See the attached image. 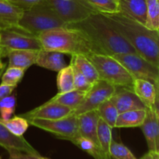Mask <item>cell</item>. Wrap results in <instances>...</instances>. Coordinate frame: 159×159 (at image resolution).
<instances>
[{"label":"cell","mask_w":159,"mask_h":159,"mask_svg":"<svg viewBox=\"0 0 159 159\" xmlns=\"http://www.w3.org/2000/svg\"><path fill=\"white\" fill-rule=\"evenodd\" d=\"M68 26L82 31L93 44L97 54L113 56L119 54L137 53L134 48L101 13L95 12L82 21Z\"/></svg>","instance_id":"obj_1"},{"label":"cell","mask_w":159,"mask_h":159,"mask_svg":"<svg viewBox=\"0 0 159 159\" xmlns=\"http://www.w3.org/2000/svg\"><path fill=\"white\" fill-rule=\"evenodd\" d=\"M146 115L145 109H138L119 114L114 128L140 127Z\"/></svg>","instance_id":"obj_22"},{"label":"cell","mask_w":159,"mask_h":159,"mask_svg":"<svg viewBox=\"0 0 159 159\" xmlns=\"http://www.w3.org/2000/svg\"><path fill=\"white\" fill-rule=\"evenodd\" d=\"M16 106V98L15 94H9L0 101V115L2 120L12 118Z\"/></svg>","instance_id":"obj_33"},{"label":"cell","mask_w":159,"mask_h":159,"mask_svg":"<svg viewBox=\"0 0 159 159\" xmlns=\"http://www.w3.org/2000/svg\"><path fill=\"white\" fill-rule=\"evenodd\" d=\"M0 121L12 134L17 137H23L29 127L27 119L20 115H16L8 120H2L0 118Z\"/></svg>","instance_id":"obj_28"},{"label":"cell","mask_w":159,"mask_h":159,"mask_svg":"<svg viewBox=\"0 0 159 159\" xmlns=\"http://www.w3.org/2000/svg\"><path fill=\"white\" fill-rule=\"evenodd\" d=\"M79 135L93 140L98 147L97 126L99 115L97 110L85 112L77 116Z\"/></svg>","instance_id":"obj_17"},{"label":"cell","mask_w":159,"mask_h":159,"mask_svg":"<svg viewBox=\"0 0 159 159\" xmlns=\"http://www.w3.org/2000/svg\"><path fill=\"white\" fill-rule=\"evenodd\" d=\"M9 153V157L8 159H51L49 157H43L40 154H31L18 151H12Z\"/></svg>","instance_id":"obj_36"},{"label":"cell","mask_w":159,"mask_h":159,"mask_svg":"<svg viewBox=\"0 0 159 159\" xmlns=\"http://www.w3.org/2000/svg\"><path fill=\"white\" fill-rule=\"evenodd\" d=\"M67 1H70V0H67Z\"/></svg>","instance_id":"obj_41"},{"label":"cell","mask_w":159,"mask_h":159,"mask_svg":"<svg viewBox=\"0 0 159 159\" xmlns=\"http://www.w3.org/2000/svg\"><path fill=\"white\" fill-rule=\"evenodd\" d=\"M138 55L159 67V31L116 12L102 14Z\"/></svg>","instance_id":"obj_2"},{"label":"cell","mask_w":159,"mask_h":159,"mask_svg":"<svg viewBox=\"0 0 159 159\" xmlns=\"http://www.w3.org/2000/svg\"><path fill=\"white\" fill-rule=\"evenodd\" d=\"M5 69H6V63L2 62V60H0V77L2 76V73H4Z\"/></svg>","instance_id":"obj_38"},{"label":"cell","mask_w":159,"mask_h":159,"mask_svg":"<svg viewBox=\"0 0 159 159\" xmlns=\"http://www.w3.org/2000/svg\"><path fill=\"white\" fill-rule=\"evenodd\" d=\"M23 10H27L37 5L44 3L45 0H8Z\"/></svg>","instance_id":"obj_35"},{"label":"cell","mask_w":159,"mask_h":159,"mask_svg":"<svg viewBox=\"0 0 159 159\" xmlns=\"http://www.w3.org/2000/svg\"><path fill=\"white\" fill-rule=\"evenodd\" d=\"M133 90L146 108H158V87L150 81L135 79Z\"/></svg>","instance_id":"obj_15"},{"label":"cell","mask_w":159,"mask_h":159,"mask_svg":"<svg viewBox=\"0 0 159 159\" xmlns=\"http://www.w3.org/2000/svg\"><path fill=\"white\" fill-rule=\"evenodd\" d=\"M23 11L8 0H0V31L16 29Z\"/></svg>","instance_id":"obj_18"},{"label":"cell","mask_w":159,"mask_h":159,"mask_svg":"<svg viewBox=\"0 0 159 159\" xmlns=\"http://www.w3.org/2000/svg\"><path fill=\"white\" fill-rule=\"evenodd\" d=\"M141 159H153L152 158V153L151 152H148L146 153L144 155H143L142 157H141Z\"/></svg>","instance_id":"obj_39"},{"label":"cell","mask_w":159,"mask_h":159,"mask_svg":"<svg viewBox=\"0 0 159 159\" xmlns=\"http://www.w3.org/2000/svg\"><path fill=\"white\" fill-rule=\"evenodd\" d=\"M112 129L113 128L99 118L97 126V138L99 149L103 155L104 159H111L110 155V147L113 140Z\"/></svg>","instance_id":"obj_23"},{"label":"cell","mask_w":159,"mask_h":159,"mask_svg":"<svg viewBox=\"0 0 159 159\" xmlns=\"http://www.w3.org/2000/svg\"><path fill=\"white\" fill-rule=\"evenodd\" d=\"M25 70L16 67H8L1 76L2 84L16 87L23 80Z\"/></svg>","instance_id":"obj_31"},{"label":"cell","mask_w":159,"mask_h":159,"mask_svg":"<svg viewBox=\"0 0 159 159\" xmlns=\"http://www.w3.org/2000/svg\"><path fill=\"white\" fill-rule=\"evenodd\" d=\"M147 21L145 26L152 31H159V0H146Z\"/></svg>","instance_id":"obj_29"},{"label":"cell","mask_w":159,"mask_h":159,"mask_svg":"<svg viewBox=\"0 0 159 159\" xmlns=\"http://www.w3.org/2000/svg\"><path fill=\"white\" fill-rule=\"evenodd\" d=\"M44 2L68 25L82 21L95 13L81 0H45Z\"/></svg>","instance_id":"obj_10"},{"label":"cell","mask_w":159,"mask_h":159,"mask_svg":"<svg viewBox=\"0 0 159 159\" xmlns=\"http://www.w3.org/2000/svg\"><path fill=\"white\" fill-rule=\"evenodd\" d=\"M117 109L119 114L138 109H145L146 107L135 94L133 89L127 87H116L115 93L110 98Z\"/></svg>","instance_id":"obj_14"},{"label":"cell","mask_w":159,"mask_h":159,"mask_svg":"<svg viewBox=\"0 0 159 159\" xmlns=\"http://www.w3.org/2000/svg\"><path fill=\"white\" fill-rule=\"evenodd\" d=\"M85 93L86 92L77 90H72L71 91L65 92V93H57L55 96L48 101V102L61 104L65 107L70 108L73 110L83 101Z\"/></svg>","instance_id":"obj_24"},{"label":"cell","mask_w":159,"mask_h":159,"mask_svg":"<svg viewBox=\"0 0 159 159\" xmlns=\"http://www.w3.org/2000/svg\"><path fill=\"white\" fill-rule=\"evenodd\" d=\"M70 63L73 65L74 68L79 70L82 75H84L92 84L99 80V73L96 67L87 56L83 55H71Z\"/></svg>","instance_id":"obj_21"},{"label":"cell","mask_w":159,"mask_h":159,"mask_svg":"<svg viewBox=\"0 0 159 159\" xmlns=\"http://www.w3.org/2000/svg\"><path fill=\"white\" fill-rule=\"evenodd\" d=\"M2 51L1 50H0V60L2 59Z\"/></svg>","instance_id":"obj_40"},{"label":"cell","mask_w":159,"mask_h":159,"mask_svg":"<svg viewBox=\"0 0 159 159\" xmlns=\"http://www.w3.org/2000/svg\"><path fill=\"white\" fill-rule=\"evenodd\" d=\"M41 49L53 51L61 54L83 55L89 56L97 54L91 41L80 30L67 26L48 30L37 35Z\"/></svg>","instance_id":"obj_3"},{"label":"cell","mask_w":159,"mask_h":159,"mask_svg":"<svg viewBox=\"0 0 159 159\" xmlns=\"http://www.w3.org/2000/svg\"><path fill=\"white\" fill-rule=\"evenodd\" d=\"M110 155L111 159H137L127 146L114 140L110 144Z\"/></svg>","instance_id":"obj_32"},{"label":"cell","mask_w":159,"mask_h":159,"mask_svg":"<svg viewBox=\"0 0 159 159\" xmlns=\"http://www.w3.org/2000/svg\"><path fill=\"white\" fill-rule=\"evenodd\" d=\"M113 57L127 69L134 80H145L158 87L159 67L155 66L137 53L119 54Z\"/></svg>","instance_id":"obj_7"},{"label":"cell","mask_w":159,"mask_h":159,"mask_svg":"<svg viewBox=\"0 0 159 159\" xmlns=\"http://www.w3.org/2000/svg\"><path fill=\"white\" fill-rule=\"evenodd\" d=\"M85 6L101 14L119 12V0H81Z\"/></svg>","instance_id":"obj_25"},{"label":"cell","mask_w":159,"mask_h":159,"mask_svg":"<svg viewBox=\"0 0 159 159\" xmlns=\"http://www.w3.org/2000/svg\"><path fill=\"white\" fill-rule=\"evenodd\" d=\"M115 86L103 80L96 81L85 93L83 101L78 107L73 109L71 115L78 116L85 112L96 110L100 104L111 98L115 93Z\"/></svg>","instance_id":"obj_8"},{"label":"cell","mask_w":159,"mask_h":159,"mask_svg":"<svg viewBox=\"0 0 159 159\" xmlns=\"http://www.w3.org/2000/svg\"><path fill=\"white\" fill-rule=\"evenodd\" d=\"M40 50L23 49L12 50L8 51L6 57L8 58V67H16L26 70L36 64Z\"/></svg>","instance_id":"obj_19"},{"label":"cell","mask_w":159,"mask_h":159,"mask_svg":"<svg viewBox=\"0 0 159 159\" xmlns=\"http://www.w3.org/2000/svg\"><path fill=\"white\" fill-rule=\"evenodd\" d=\"M72 109L65 107L61 104L51 103L47 101L44 104L35 108L30 111L21 114L20 116L30 119V118H41V119H58L65 118L71 114Z\"/></svg>","instance_id":"obj_12"},{"label":"cell","mask_w":159,"mask_h":159,"mask_svg":"<svg viewBox=\"0 0 159 159\" xmlns=\"http://www.w3.org/2000/svg\"><path fill=\"white\" fill-rule=\"evenodd\" d=\"M68 26L46 3L23 11L16 29L37 37L45 31Z\"/></svg>","instance_id":"obj_4"},{"label":"cell","mask_w":159,"mask_h":159,"mask_svg":"<svg viewBox=\"0 0 159 159\" xmlns=\"http://www.w3.org/2000/svg\"><path fill=\"white\" fill-rule=\"evenodd\" d=\"M71 143H73L75 145L79 147L82 151L88 153L89 155L94 157L95 159H104L103 155H102L99 147L93 140H89V139L86 138V137L79 136Z\"/></svg>","instance_id":"obj_30"},{"label":"cell","mask_w":159,"mask_h":159,"mask_svg":"<svg viewBox=\"0 0 159 159\" xmlns=\"http://www.w3.org/2000/svg\"><path fill=\"white\" fill-rule=\"evenodd\" d=\"M16 87H10V86H6L4 84H0V101L5 97L11 94Z\"/></svg>","instance_id":"obj_37"},{"label":"cell","mask_w":159,"mask_h":159,"mask_svg":"<svg viewBox=\"0 0 159 159\" xmlns=\"http://www.w3.org/2000/svg\"><path fill=\"white\" fill-rule=\"evenodd\" d=\"M57 73V87L58 93L74 90V71L71 64L66 65Z\"/></svg>","instance_id":"obj_26"},{"label":"cell","mask_w":159,"mask_h":159,"mask_svg":"<svg viewBox=\"0 0 159 159\" xmlns=\"http://www.w3.org/2000/svg\"><path fill=\"white\" fill-rule=\"evenodd\" d=\"M0 147L9 152L27 153L31 154H40L38 151L23 137H17L12 134L0 121Z\"/></svg>","instance_id":"obj_13"},{"label":"cell","mask_w":159,"mask_h":159,"mask_svg":"<svg viewBox=\"0 0 159 159\" xmlns=\"http://www.w3.org/2000/svg\"><path fill=\"white\" fill-rule=\"evenodd\" d=\"M96 110L99 113V118H102L110 127L113 129L116 124V118L119 115V112L110 99L107 100L100 104Z\"/></svg>","instance_id":"obj_27"},{"label":"cell","mask_w":159,"mask_h":159,"mask_svg":"<svg viewBox=\"0 0 159 159\" xmlns=\"http://www.w3.org/2000/svg\"><path fill=\"white\" fill-rule=\"evenodd\" d=\"M146 115L141 128L148 151L159 153V123L158 108H146Z\"/></svg>","instance_id":"obj_11"},{"label":"cell","mask_w":159,"mask_h":159,"mask_svg":"<svg viewBox=\"0 0 159 159\" xmlns=\"http://www.w3.org/2000/svg\"><path fill=\"white\" fill-rule=\"evenodd\" d=\"M119 13L145 25L147 21L146 0H119Z\"/></svg>","instance_id":"obj_16"},{"label":"cell","mask_w":159,"mask_h":159,"mask_svg":"<svg viewBox=\"0 0 159 159\" xmlns=\"http://www.w3.org/2000/svg\"><path fill=\"white\" fill-rule=\"evenodd\" d=\"M36 65L54 72H59L66 66L63 54L44 49L39 51Z\"/></svg>","instance_id":"obj_20"},{"label":"cell","mask_w":159,"mask_h":159,"mask_svg":"<svg viewBox=\"0 0 159 159\" xmlns=\"http://www.w3.org/2000/svg\"><path fill=\"white\" fill-rule=\"evenodd\" d=\"M73 71H74V90L83 92L88 91L93 84L90 83L84 75H82L79 70H77L74 67H73Z\"/></svg>","instance_id":"obj_34"},{"label":"cell","mask_w":159,"mask_h":159,"mask_svg":"<svg viewBox=\"0 0 159 159\" xmlns=\"http://www.w3.org/2000/svg\"><path fill=\"white\" fill-rule=\"evenodd\" d=\"M29 125L39 128L42 130L51 132L56 137L61 140L72 142L79 135L77 116L70 115L58 119H41L30 118L27 119Z\"/></svg>","instance_id":"obj_6"},{"label":"cell","mask_w":159,"mask_h":159,"mask_svg":"<svg viewBox=\"0 0 159 159\" xmlns=\"http://www.w3.org/2000/svg\"><path fill=\"white\" fill-rule=\"evenodd\" d=\"M88 58L96 67L99 80H103L116 87L133 89L134 79L127 69L113 56L92 54Z\"/></svg>","instance_id":"obj_5"},{"label":"cell","mask_w":159,"mask_h":159,"mask_svg":"<svg viewBox=\"0 0 159 159\" xmlns=\"http://www.w3.org/2000/svg\"><path fill=\"white\" fill-rule=\"evenodd\" d=\"M40 50L38 37L18 29H6L0 31V50L2 58L12 50Z\"/></svg>","instance_id":"obj_9"}]
</instances>
